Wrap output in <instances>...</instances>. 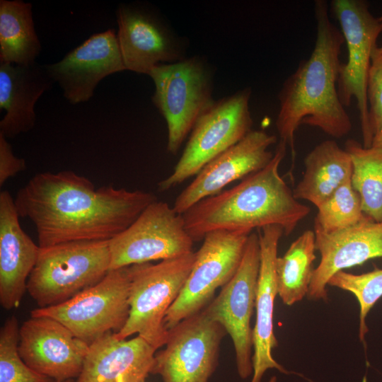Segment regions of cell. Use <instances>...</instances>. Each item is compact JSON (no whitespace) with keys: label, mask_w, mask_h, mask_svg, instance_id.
Returning a JSON list of instances; mask_svg holds the SVG:
<instances>
[{"label":"cell","mask_w":382,"mask_h":382,"mask_svg":"<svg viewBox=\"0 0 382 382\" xmlns=\"http://www.w3.org/2000/svg\"><path fill=\"white\" fill-rule=\"evenodd\" d=\"M286 144L279 140L274 156L262 169L236 186L207 197L183 214L193 241L216 230L252 232L269 225L280 226L289 236L311 209L299 202L279 173Z\"/></svg>","instance_id":"3"},{"label":"cell","mask_w":382,"mask_h":382,"mask_svg":"<svg viewBox=\"0 0 382 382\" xmlns=\"http://www.w3.org/2000/svg\"><path fill=\"white\" fill-rule=\"evenodd\" d=\"M155 91L152 101L168 127L167 151L176 154L200 115L213 103L212 73L201 58L162 64L148 74Z\"/></svg>","instance_id":"6"},{"label":"cell","mask_w":382,"mask_h":382,"mask_svg":"<svg viewBox=\"0 0 382 382\" xmlns=\"http://www.w3.org/2000/svg\"><path fill=\"white\" fill-rule=\"evenodd\" d=\"M195 259L192 251L155 265L129 266V315L115 337L124 340L137 334L156 349L163 347L168 335L166 314L180 294Z\"/></svg>","instance_id":"5"},{"label":"cell","mask_w":382,"mask_h":382,"mask_svg":"<svg viewBox=\"0 0 382 382\" xmlns=\"http://www.w3.org/2000/svg\"><path fill=\"white\" fill-rule=\"evenodd\" d=\"M19 327L12 316L0 330V382H52L29 367L18 352Z\"/></svg>","instance_id":"29"},{"label":"cell","mask_w":382,"mask_h":382,"mask_svg":"<svg viewBox=\"0 0 382 382\" xmlns=\"http://www.w3.org/2000/svg\"><path fill=\"white\" fill-rule=\"evenodd\" d=\"M42 50L33 19L32 4L0 1V63L29 65Z\"/></svg>","instance_id":"24"},{"label":"cell","mask_w":382,"mask_h":382,"mask_svg":"<svg viewBox=\"0 0 382 382\" xmlns=\"http://www.w3.org/2000/svg\"><path fill=\"white\" fill-rule=\"evenodd\" d=\"M89 345L59 321L30 317L19 328L18 352L25 364L53 381L78 378Z\"/></svg>","instance_id":"14"},{"label":"cell","mask_w":382,"mask_h":382,"mask_svg":"<svg viewBox=\"0 0 382 382\" xmlns=\"http://www.w3.org/2000/svg\"><path fill=\"white\" fill-rule=\"evenodd\" d=\"M251 233L216 230L205 235L202 245L195 252L193 266L183 289L166 314L164 325L168 330L202 311L216 290L233 277Z\"/></svg>","instance_id":"10"},{"label":"cell","mask_w":382,"mask_h":382,"mask_svg":"<svg viewBox=\"0 0 382 382\" xmlns=\"http://www.w3.org/2000/svg\"><path fill=\"white\" fill-rule=\"evenodd\" d=\"M268 382H277V377L272 376Z\"/></svg>","instance_id":"35"},{"label":"cell","mask_w":382,"mask_h":382,"mask_svg":"<svg viewBox=\"0 0 382 382\" xmlns=\"http://www.w3.org/2000/svg\"><path fill=\"white\" fill-rule=\"evenodd\" d=\"M117 382H126L124 376L121 375L118 377Z\"/></svg>","instance_id":"34"},{"label":"cell","mask_w":382,"mask_h":382,"mask_svg":"<svg viewBox=\"0 0 382 382\" xmlns=\"http://www.w3.org/2000/svg\"><path fill=\"white\" fill-rule=\"evenodd\" d=\"M226 331L204 310L168 330L164 348L156 353L151 374L163 382H209L218 364Z\"/></svg>","instance_id":"13"},{"label":"cell","mask_w":382,"mask_h":382,"mask_svg":"<svg viewBox=\"0 0 382 382\" xmlns=\"http://www.w3.org/2000/svg\"><path fill=\"white\" fill-rule=\"evenodd\" d=\"M260 264L259 236L252 232L236 272L204 308L209 318L222 325L231 336L238 374L242 379L253 373L250 320L255 309Z\"/></svg>","instance_id":"12"},{"label":"cell","mask_w":382,"mask_h":382,"mask_svg":"<svg viewBox=\"0 0 382 382\" xmlns=\"http://www.w3.org/2000/svg\"><path fill=\"white\" fill-rule=\"evenodd\" d=\"M26 169L23 158L16 157L6 138L0 133V185L10 178Z\"/></svg>","instance_id":"31"},{"label":"cell","mask_w":382,"mask_h":382,"mask_svg":"<svg viewBox=\"0 0 382 382\" xmlns=\"http://www.w3.org/2000/svg\"><path fill=\"white\" fill-rule=\"evenodd\" d=\"M52 382H76V380L74 379H68L64 381H52Z\"/></svg>","instance_id":"33"},{"label":"cell","mask_w":382,"mask_h":382,"mask_svg":"<svg viewBox=\"0 0 382 382\" xmlns=\"http://www.w3.org/2000/svg\"><path fill=\"white\" fill-rule=\"evenodd\" d=\"M110 271L109 241H81L40 248L27 291L46 308L95 285Z\"/></svg>","instance_id":"4"},{"label":"cell","mask_w":382,"mask_h":382,"mask_svg":"<svg viewBox=\"0 0 382 382\" xmlns=\"http://www.w3.org/2000/svg\"><path fill=\"white\" fill-rule=\"evenodd\" d=\"M344 149L352 160V185L360 197L363 213L382 221V148H365L350 139Z\"/></svg>","instance_id":"26"},{"label":"cell","mask_w":382,"mask_h":382,"mask_svg":"<svg viewBox=\"0 0 382 382\" xmlns=\"http://www.w3.org/2000/svg\"><path fill=\"white\" fill-rule=\"evenodd\" d=\"M314 231L306 230L294 240L282 257L276 260L278 295L282 302L292 306L309 291L316 259Z\"/></svg>","instance_id":"25"},{"label":"cell","mask_w":382,"mask_h":382,"mask_svg":"<svg viewBox=\"0 0 382 382\" xmlns=\"http://www.w3.org/2000/svg\"><path fill=\"white\" fill-rule=\"evenodd\" d=\"M14 199L8 190L0 193V303L17 308L27 291L40 246L23 230Z\"/></svg>","instance_id":"20"},{"label":"cell","mask_w":382,"mask_h":382,"mask_svg":"<svg viewBox=\"0 0 382 382\" xmlns=\"http://www.w3.org/2000/svg\"><path fill=\"white\" fill-rule=\"evenodd\" d=\"M257 230L260 264L255 301L256 319L253 328L254 353L250 382H260L266 371L270 369L289 374L272 354V349L278 345L273 329V313L274 299L278 294L276 273L277 249L284 230L278 225H269Z\"/></svg>","instance_id":"19"},{"label":"cell","mask_w":382,"mask_h":382,"mask_svg":"<svg viewBox=\"0 0 382 382\" xmlns=\"http://www.w3.org/2000/svg\"><path fill=\"white\" fill-rule=\"evenodd\" d=\"M305 170L301 180L293 190L296 199H305L317 208L352 173L348 153L335 140H325L316 145L304 159Z\"/></svg>","instance_id":"23"},{"label":"cell","mask_w":382,"mask_h":382,"mask_svg":"<svg viewBox=\"0 0 382 382\" xmlns=\"http://www.w3.org/2000/svg\"><path fill=\"white\" fill-rule=\"evenodd\" d=\"M364 215L360 197L349 178L318 207L314 229L333 233L357 224Z\"/></svg>","instance_id":"27"},{"label":"cell","mask_w":382,"mask_h":382,"mask_svg":"<svg viewBox=\"0 0 382 382\" xmlns=\"http://www.w3.org/2000/svg\"><path fill=\"white\" fill-rule=\"evenodd\" d=\"M330 11L338 21L346 42L348 59L340 67L337 88L344 107L355 98L359 112L363 146H371L366 81L371 57L382 33V14L374 16L364 0H332Z\"/></svg>","instance_id":"9"},{"label":"cell","mask_w":382,"mask_h":382,"mask_svg":"<svg viewBox=\"0 0 382 382\" xmlns=\"http://www.w3.org/2000/svg\"><path fill=\"white\" fill-rule=\"evenodd\" d=\"M193 242L183 215L156 200L109 241L110 270L185 255L192 252Z\"/></svg>","instance_id":"11"},{"label":"cell","mask_w":382,"mask_h":382,"mask_svg":"<svg viewBox=\"0 0 382 382\" xmlns=\"http://www.w3.org/2000/svg\"><path fill=\"white\" fill-rule=\"evenodd\" d=\"M276 141L277 137L265 131H250L196 175L175 199L173 209L183 215L202 199L215 195L230 183L262 169L274 156L268 149Z\"/></svg>","instance_id":"16"},{"label":"cell","mask_w":382,"mask_h":382,"mask_svg":"<svg viewBox=\"0 0 382 382\" xmlns=\"http://www.w3.org/2000/svg\"><path fill=\"white\" fill-rule=\"evenodd\" d=\"M250 95V88L239 91L214 101L200 115L173 172L158 183L159 192L168 191L196 175L252 131Z\"/></svg>","instance_id":"7"},{"label":"cell","mask_w":382,"mask_h":382,"mask_svg":"<svg viewBox=\"0 0 382 382\" xmlns=\"http://www.w3.org/2000/svg\"><path fill=\"white\" fill-rule=\"evenodd\" d=\"M129 266L110 270L95 285L56 306L37 308L31 317H47L65 325L91 345L108 333H117L129 315Z\"/></svg>","instance_id":"8"},{"label":"cell","mask_w":382,"mask_h":382,"mask_svg":"<svg viewBox=\"0 0 382 382\" xmlns=\"http://www.w3.org/2000/svg\"><path fill=\"white\" fill-rule=\"evenodd\" d=\"M116 17L117 36L127 70L149 74L159 64L183 59L178 39L151 9L138 4H121Z\"/></svg>","instance_id":"15"},{"label":"cell","mask_w":382,"mask_h":382,"mask_svg":"<svg viewBox=\"0 0 382 382\" xmlns=\"http://www.w3.org/2000/svg\"><path fill=\"white\" fill-rule=\"evenodd\" d=\"M369 123L374 137L382 127V45L371 55L366 81Z\"/></svg>","instance_id":"30"},{"label":"cell","mask_w":382,"mask_h":382,"mask_svg":"<svg viewBox=\"0 0 382 382\" xmlns=\"http://www.w3.org/2000/svg\"><path fill=\"white\" fill-rule=\"evenodd\" d=\"M45 67L73 105L89 100L108 75L127 70L114 29L91 35L62 60Z\"/></svg>","instance_id":"17"},{"label":"cell","mask_w":382,"mask_h":382,"mask_svg":"<svg viewBox=\"0 0 382 382\" xmlns=\"http://www.w3.org/2000/svg\"><path fill=\"white\" fill-rule=\"evenodd\" d=\"M328 285L349 291L357 298L360 308L359 337L364 342L369 332L366 316L382 296V269L360 274L341 270L330 279Z\"/></svg>","instance_id":"28"},{"label":"cell","mask_w":382,"mask_h":382,"mask_svg":"<svg viewBox=\"0 0 382 382\" xmlns=\"http://www.w3.org/2000/svg\"><path fill=\"white\" fill-rule=\"evenodd\" d=\"M371 146L382 148V127L374 137Z\"/></svg>","instance_id":"32"},{"label":"cell","mask_w":382,"mask_h":382,"mask_svg":"<svg viewBox=\"0 0 382 382\" xmlns=\"http://www.w3.org/2000/svg\"><path fill=\"white\" fill-rule=\"evenodd\" d=\"M314 233L320 260L309 286L311 300L327 301L328 282L337 272L382 257V221L366 215L347 228L330 233L314 229Z\"/></svg>","instance_id":"18"},{"label":"cell","mask_w":382,"mask_h":382,"mask_svg":"<svg viewBox=\"0 0 382 382\" xmlns=\"http://www.w3.org/2000/svg\"><path fill=\"white\" fill-rule=\"evenodd\" d=\"M54 81L45 65L0 63V109L6 114L0 121V133L6 139L32 129L36 121L34 107Z\"/></svg>","instance_id":"22"},{"label":"cell","mask_w":382,"mask_h":382,"mask_svg":"<svg viewBox=\"0 0 382 382\" xmlns=\"http://www.w3.org/2000/svg\"><path fill=\"white\" fill-rule=\"evenodd\" d=\"M141 337L120 340L108 333L89 345L83 369L76 382H143L151 374L156 351Z\"/></svg>","instance_id":"21"},{"label":"cell","mask_w":382,"mask_h":382,"mask_svg":"<svg viewBox=\"0 0 382 382\" xmlns=\"http://www.w3.org/2000/svg\"><path fill=\"white\" fill-rule=\"evenodd\" d=\"M143 382H145V381H143Z\"/></svg>","instance_id":"36"},{"label":"cell","mask_w":382,"mask_h":382,"mask_svg":"<svg viewBox=\"0 0 382 382\" xmlns=\"http://www.w3.org/2000/svg\"><path fill=\"white\" fill-rule=\"evenodd\" d=\"M314 13L317 33L313 50L286 79L278 96L276 127L280 141L290 149L293 163L295 132L301 125L318 127L337 139L347 135L352 128L337 88L345 39L330 21L325 1H315Z\"/></svg>","instance_id":"2"},{"label":"cell","mask_w":382,"mask_h":382,"mask_svg":"<svg viewBox=\"0 0 382 382\" xmlns=\"http://www.w3.org/2000/svg\"><path fill=\"white\" fill-rule=\"evenodd\" d=\"M156 195L143 190L96 188L71 170L35 175L21 188L15 204L34 225L38 245L81 241H110L127 228Z\"/></svg>","instance_id":"1"}]
</instances>
